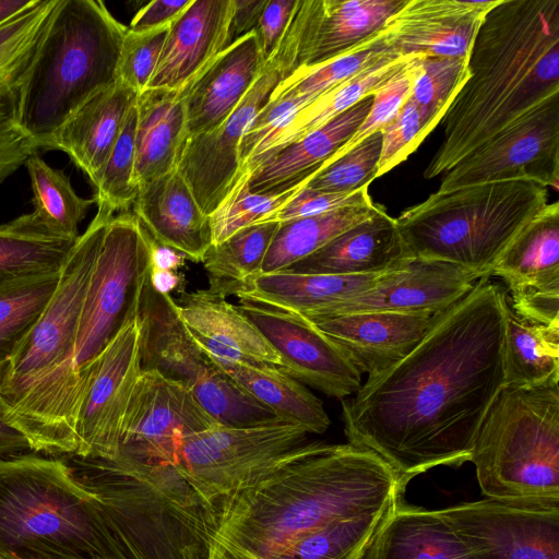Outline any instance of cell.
<instances>
[{
  "mask_svg": "<svg viewBox=\"0 0 559 559\" xmlns=\"http://www.w3.org/2000/svg\"><path fill=\"white\" fill-rule=\"evenodd\" d=\"M507 294L489 277L436 316L403 359L342 400L348 443L378 454L404 491L415 476L469 461L478 429L506 385Z\"/></svg>",
  "mask_w": 559,
  "mask_h": 559,
  "instance_id": "cell-1",
  "label": "cell"
},
{
  "mask_svg": "<svg viewBox=\"0 0 559 559\" xmlns=\"http://www.w3.org/2000/svg\"><path fill=\"white\" fill-rule=\"evenodd\" d=\"M402 492L374 452L306 442L217 503L212 559H272L333 521L389 508Z\"/></svg>",
  "mask_w": 559,
  "mask_h": 559,
  "instance_id": "cell-2",
  "label": "cell"
},
{
  "mask_svg": "<svg viewBox=\"0 0 559 559\" xmlns=\"http://www.w3.org/2000/svg\"><path fill=\"white\" fill-rule=\"evenodd\" d=\"M468 78L445 112L433 179L506 126L559 93V0H499L467 59Z\"/></svg>",
  "mask_w": 559,
  "mask_h": 559,
  "instance_id": "cell-3",
  "label": "cell"
},
{
  "mask_svg": "<svg viewBox=\"0 0 559 559\" xmlns=\"http://www.w3.org/2000/svg\"><path fill=\"white\" fill-rule=\"evenodd\" d=\"M112 217L97 210L63 263L44 313L0 371L5 421L26 438L34 453L76 452L71 361L90 278Z\"/></svg>",
  "mask_w": 559,
  "mask_h": 559,
  "instance_id": "cell-4",
  "label": "cell"
},
{
  "mask_svg": "<svg viewBox=\"0 0 559 559\" xmlns=\"http://www.w3.org/2000/svg\"><path fill=\"white\" fill-rule=\"evenodd\" d=\"M69 457L128 559H212L217 508L175 463Z\"/></svg>",
  "mask_w": 559,
  "mask_h": 559,
  "instance_id": "cell-5",
  "label": "cell"
},
{
  "mask_svg": "<svg viewBox=\"0 0 559 559\" xmlns=\"http://www.w3.org/2000/svg\"><path fill=\"white\" fill-rule=\"evenodd\" d=\"M2 559H128L93 493L63 460L0 459Z\"/></svg>",
  "mask_w": 559,
  "mask_h": 559,
  "instance_id": "cell-6",
  "label": "cell"
},
{
  "mask_svg": "<svg viewBox=\"0 0 559 559\" xmlns=\"http://www.w3.org/2000/svg\"><path fill=\"white\" fill-rule=\"evenodd\" d=\"M128 27L99 0H57L26 81L23 130L37 150L118 80Z\"/></svg>",
  "mask_w": 559,
  "mask_h": 559,
  "instance_id": "cell-7",
  "label": "cell"
},
{
  "mask_svg": "<svg viewBox=\"0 0 559 559\" xmlns=\"http://www.w3.org/2000/svg\"><path fill=\"white\" fill-rule=\"evenodd\" d=\"M547 201V188L533 181L480 183L437 190L395 221L412 257L452 263L483 278Z\"/></svg>",
  "mask_w": 559,
  "mask_h": 559,
  "instance_id": "cell-8",
  "label": "cell"
},
{
  "mask_svg": "<svg viewBox=\"0 0 559 559\" xmlns=\"http://www.w3.org/2000/svg\"><path fill=\"white\" fill-rule=\"evenodd\" d=\"M469 461L487 499L559 506V383L504 385L478 429Z\"/></svg>",
  "mask_w": 559,
  "mask_h": 559,
  "instance_id": "cell-9",
  "label": "cell"
},
{
  "mask_svg": "<svg viewBox=\"0 0 559 559\" xmlns=\"http://www.w3.org/2000/svg\"><path fill=\"white\" fill-rule=\"evenodd\" d=\"M302 1L283 39L259 78L227 119L211 132L186 140L177 165L201 210L210 215L239 177V145L246 130L269 103L278 84L302 67Z\"/></svg>",
  "mask_w": 559,
  "mask_h": 559,
  "instance_id": "cell-10",
  "label": "cell"
},
{
  "mask_svg": "<svg viewBox=\"0 0 559 559\" xmlns=\"http://www.w3.org/2000/svg\"><path fill=\"white\" fill-rule=\"evenodd\" d=\"M308 430L287 421L251 427L217 425L183 439L176 466L215 507L289 451L306 443Z\"/></svg>",
  "mask_w": 559,
  "mask_h": 559,
  "instance_id": "cell-11",
  "label": "cell"
},
{
  "mask_svg": "<svg viewBox=\"0 0 559 559\" xmlns=\"http://www.w3.org/2000/svg\"><path fill=\"white\" fill-rule=\"evenodd\" d=\"M511 180L558 189L559 93L467 154L444 174L438 191Z\"/></svg>",
  "mask_w": 559,
  "mask_h": 559,
  "instance_id": "cell-12",
  "label": "cell"
},
{
  "mask_svg": "<svg viewBox=\"0 0 559 559\" xmlns=\"http://www.w3.org/2000/svg\"><path fill=\"white\" fill-rule=\"evenodd\" d=\"M217 425L185 385L156 371H141L116 456L175 463L183 439Z\"/></svg>",
  "mask_w": 559,
  "mask_h": 559,
  "instance_id": "cell-13",
  "label": "cell"
},
{
  "mask_svg": "<svg viewBox=\"0 0 559 559\" xmlns=\"http://www.w3.org/2000/svg\"><path fill=\"white\" fill-rule=\"evenodd\" d=\"M439 511L476 559H559V506L483 499Z\"/></svg>",
  "mask_w": 559,
  "mask_h": 559,
  "instance_id": "cell-14",
  "label": "cell"
},
{
  "mask_svg": "<svg viewBox=\"0 0 559 559\" xmlns=\"http://www.w3.org/2000/svg\"><path fill=\"white\" fill-rule=\"evenodd\" d=\"M136 311L138 307L99 357L76 417L73 456L111 460L118 452L124 415L142 371Z\"/></svg>",
  "mask_w": 559,
  "mask_h": 559,
  "instance_id": "cell-15",
  "label": "cell"
},
{
  "mask_svg": "<svg viewBox=\"0 0 559 559\" xmlns=\"http://www.w3.org/2000/svg\"><path fill=\"white\" fill-rule=\"evenodd\" d=\"M238 309L282 359L283 372L323 394L344 400L362 384L361 372L343 348L312 322L294 313L240 299Z\"/></svg>",
  "mask_w": 559,
  "mask_h": 559,
  "instance_id": "cell-16",
  "label": "cell"
},
{
  "mask_svg": "<svg viewBox=\"0 0 559 559\" xmlns=\"http://www.w3.org/2000/svg\"><path fill=\"white\" fill-rule=\"evenodd\" d=\"M56 3L57 0H38L0 25V183L38 151L22 128V105L26 81Z\"/></svg>",
  "mask_w": 559,
  "mask_h": 559,
  "instance_id": "cell-17",
  "label": "cell"
},
{
  "mask_svg": "<svg viewBox=\"0 0 559 559\" xmlns=\"http://www.w3.org/2000/svg\"><path fill=\"white\" fill-rule=\"evenodd\" d=\"M478 280L455 264L413 257L382 274L369 289L335 306L325 318L368 311L435 316L461 300Z\"/></svg>",
  "mask_w": 559,
  "mask_h": 559,
  "instance_id": "cell-18",
  "label": "cell"
},
{
  "mask_svg": "<svg viewBox=\"0 0 559 559\" xmlns=\"http://www.w3.org/2000/svg\"><path fill=\"white\" fill-rule=\"evenodd\" d=\"M498 1L406 0L382 32L401 56L468 58L483 20Z\"/></svg>",
  "mask_w": 559,
  "mask_h": 559,
  "instance_id": "cell-19",
  "label": "cell"
},
{
  "mask_svg": "<svg viewBox=\"0 0 559 559\" xmlns=\"http://www.w3.org/2000/svg\"><path fill=\"white\" fill-rule=\"evenodd\" d=\"M136 313L142 371H156L192 392L217 369L185 326L177 302L155 290L148 274Z\"/></svg>",
  "mask_w": 559,
  "mask_h": 559,
  "instance_id": "cell-20",
  "label": "cell"
},
{
  "mask_svg": "<svg viewBox=\"0 0 559 559\" xmlns=\"http://www.w3.org/2000/svg\"><path fill=\"white\" fill-rule=\"evenodd\" d=\"M234 0H192L170 24L145 90L181 91L227 47Z\"/></svg>",
  "mask_w": 559,
  "mask_h": 559,
  "instance_id": "cell-21",
  "label": "cell"
},
{
  "mask_svg": "<svg viewBox=\"0 0 559 559\" xmlns=\"http://www.w3.org/2000/svg\"><path fill=\"white\" fill-rule=\"evenodd\" d=\"M437 314L368 311L312 323L343 348L361 374L371 377L407 356L425 337Z\"/></svg>",
  "mask_w": 559,
  "mask_h": 559,
  "instance_id": "cell-22",
  "label": "cell"
},
{
  "mask_svg": "<svg viewBox=\"0 0 559 559\" xmlns=\"http://www.w3.org/2000/svg\"><path fill=\"white\" fill-rule=\"evenodd\" d=\"M265 61L255 32L226 47L182 91L187 139L219 127L250 91Z\"/></svg>",
  "mask_w": 559,
  "mask_h": 559,
  "instance_id": "cell-23",
  "label": "cell"
},
{
  "mask_svg": "<svg viewBox=\"0 0 559 559\" xmlns=\"http://www.w3.org/2000/svg\"><path fill=\"white\" fill-rule=\"evenodd\" d=\"M177 306L185 326L209 359L282 365L260 330L224 297L206 289L182 292Z\"/></svg>",
  "mask_w": 559,
  "mask_h": 559,
  "instance_id": "cell-24",
  "label": "cell"
},
{
  "mask_svg": "<svg viewBox=\"0 0 559 559\" xmlns=\"http://www.w3.org/2000/svg\"><path fill=\"white\" fill-rule=\"evenodd\" d=\"M372 100V95L364 98L298 141L261 158L238 181H245L250 192L261 194H277L306 183L350 139Z\"/></svg>",
  "mask_w": 559,
  "mask_h": 559,
  "instance_id": "cell-25",
  "label": "cell"
},
{
  "mask_svg": "<svg viewBox=\"0 0 559 559\" xmlns=\"http://www.w3.org/2000/svg\"><path fill=\"white\" fill-rule=\"evenodd\" d=\"M132 206L133 215L156 243L192 262L203 261L212 245L210 217L177 168L141 186Z\"/></svg>",
  "mask_w": 559,
  "mask_h": 559,
  "instance_id": "cell-26",
  "label": "cell"
},
{
  "mask_svg": "<svg viewBox=\"0 0 559 559\" xmlns=\"http://www.w3.org/2000/svg\"><path fill=\"white\" fill-rule=\"evenodd\" d=\"M138 96L117 80L83 105L40 150L64 152L96 187Z\"/></svg>",
  "mask_w": 559,
  "mask_h": 559,
  "instance_id": "cell-27",
  "label": "cell"
},
{
  "mask_svg": "<svg viewBox=\"0 0 559 559\" xmlns=\"http://www.w3.org/2000/svg\"><path fill=\"white\" fill-rule=\"evenodd\" d=\"M411 258L395 218L383 207L374 216L340 234L285 272L372 275L394 270Z\"/></svg>",
  "mask_w": 559,
  "mask_h": 559,
  "instance_id": "cell-28",
  "label": "cell"
},
{
  "mask_svg": "<svg viewBox=\"0 0 559 559\" xmlns=\"http://www.w3.org/2000/svg\"><path fill=\"white\" fill-rule=\"evenodd\" d=\"M406 0H302V67L312 69L379 32Z\"/></svg>",
  "mask_w": 559,
  "mask_h": 559,
  "instance_id": "cell-29",
  "label": "cell"
},
{
  "mask_svg": "<svg viewBox=\"0 0 559 559\" xmlns=\"http://www.w3.org/2000/svg\"><path fill=\"white\" fill-rule=\"evenodd\" d=\"M382 274H296L285 271L259 274L248 280L235 296L314 322L325 318L338 304L369 289Z\"/></svg>",
  "mask_w": 559,
  "mask_h": 559,
  "instance_id": "cell-30",
  "label": "cell"
},
{
  "mask_svg": "<svg viewBox=\"0 0 559 559\" xmlns=\"http://www.w3.org/2000/svg\"><path fill=\"white\" fill-rule=\"evenodd\" d=\"M360 559H476L439 510L399 497Z\"/></svg>",
  "mask_w": 559,
  "mask_h": 559,
  "instance_id": "cell-31",
  "label": "cell"
},
{
  "mask_svg": "<svg viewBox=\"0 0 559 559\" xmlns=\"http://www.w3.org/2000/svg\"><path fill=\"white\" fill-rule=\"evenodd\" d=\"M136 109L134 182L139 189L177 168L187 126L182 91L144 90Z\"/></svg>",
  "mask_w": 559,
  "mask_h": 559,
  "instance_id": "cell-32",
  "label": "cell"
},
{
  "mask_svg": "<svg viewBox=\"0 0 559 559\" xmlns=\"http://www.w3.org/2000/svg\"><path fill=\"white\" fill-rule=\"evenodd\" d=\"M412 57L413 55L385 59L318 96L292 117L284 120L260 142L240 169L239 178L261 158L298 141L348 110L364 98L372 95L399 73L409 62Z\"/></svg>",
  "mask_w": 559,
  "mask_h": 559,
  "instance_id": "cell-33",
  "label": "cell"
},
{
  "mask_svg": "<svg viewBox=\"0 0 559 559\" xmlns=\"http://www.w3.org/2000/svg\"><path fill=\"white\" fill-rule=\"evenodd\" d=\"M211 361L281 419L298 424L309 433H323L329 428L331 420L322 401L277 366L248 361Z\"/></svg>",
  "mask_w": 559,
  "mask_h": 559,
  "instance_id": "cell-34",
  "label": "cell"
},
{
  "mask_svg": "<svg viewBox=\"0 0 559 559\" xmlns=\"http://www.w3.org/2000/svg\"><path fill=\"white\" fill-rule=\"evenodd\" d=\"M491 275L510 293L527 287H559V203L533 217L504 250Z\"/></svg>",
  "mask_w": 559,
  "mask_h": 559,
  "instance_id": "cell-35",
  "label": "cell"
},
{
  "mask_svg": "<svg viewBox=\"0 0 559 559\" xmlns=\"http://www.w3.org/2000/svg\"><path fill=\"white\" fill-rule=\"evenodd\" d=\"M78 238L56 233L34 211L0 224V285L60 271Z\"/></svg>",
  "mask_w": 559,
  "mask_h": 559,
  "instance_id": "cell-36",
  "label": "cell"
},
{
  "mask_svg": "<svg viewBox=\"0 0 559 559\" xmlns=\"http://www.w3.org/2000/svg\"><path fill=\"white\" fill-rule=\"evenodd\" d=\"M506 385L532 388L559 383V326L520 318L508 295L503 336Z\"/></svg>",
  "mask_w": 559,
  "mask_h": 559,
  "instance_id": "cell-37",
  "label": "cell"
},
{
  "mask_svg": "<svg viewBox=\"0 0 559 559\" xmlns=\"http://www.w3.org/2000/svg\"><path fill=\"white\" fill-rule=\"evenodd\" d=\"M383 206H347L320 215L280 223L265 254L261 274L276 273L312 254L333 238L374 216Z\"/></svg>",
  "mask_w": 559,
  "mask_h": 559,
  "instance_id": "cell-38",
  "label": "cell"
},
{
  "mask_svg": "<svg viewBox=\"0 0 559 559\" xmlns=\"http://www.w3.org/2000/svg\"><path fill=\"white\" fill-rule=\"evenodd\" d=\"M280 223L247 226L218 245H211L203 258L209 278L207 292L226 298L251 277L261 274L265 254Z\"/></svg>",
  "mask_w": 559,
  "mask_h": 559,
  "instance_id": "cell-39",
  "label": "cell"
},
{
  "mask_svg": "<svg viewBox=\"0 0 559 559\" xmlns=\"http://www.w3.org/2000/svg\"><path fill=\"white\" fill-rule=\"evenodd\" d=\"M60 280V271L0 285V371L37 323Z\"/></svg>",
  "mask_w": 559,
  "mask_h": 559,
  "instance_id": "cell-40",
  "label": "cell"
},
{
  "mask_svg": "<svg viewBox=\"0 0 559 559\" xmlns=\"http://www.w3.org/2000/svg\"><path fill=\"white\" fill-rule=\"evenodd\" d=\"M401 56L386 41L382 28L367 40L333 60L312 69H298L282 81L271 99L306 97L316 99L330 88L379 62Z\"/></svg>",
  "mask_w": 559,
  "mask_h": 559,
  "instance_id": "cell-41",
  "label": "cell"
},
{
  "mask_svg": "<svg viewBox=\"0 0 559 559\" xmlns=\"http://www.w3.org/2000/svg\"><path fill=\"white\" fill-rule=\"evenodd\" d=\"M391 506L333 521L300 536L272 559H360Z\"/></svg>",
  "mask_w": 559,
  "mask_h": 559,
  "instance_id": "cell-42",
  "label": "cell"
},
{
  "mask_svg": "<svg viewBox=\"0 0 559 559\" xmlns=\"http://www.w3.org/2000/svg\"><path fill=\"white\" fill-rule=\"evenodd\" d=\"M25 166L31 178L34 212L56 233L78 238V227L96 203L95 198L79 197L69 177L37 154L32 155Z\"/></svg>",
  "mask_w": 559,
  "mask_h": 559,
  "instance_id": "cell-43",
  "label": "cell"
},
{
  "mask_svg": "<svg viewBox=\"0 0 559 559\" xmlns=\"http://www.w3.org/2000/svg\"><path fill=\"white\" fill-rule=\"evenodd\" d=\"M467 59L414 56L409 97L431 131L442 121L468 78Z\"/></svg>",
  "mask_w": 559,
  "mask_h": 559,
  "instance_id": "cell-44",
  "label": "cell"
},
{
  "mask_svg": "<svg viewBox=\"0 0 559 559\" xmlns=\"http://www.w3.org/2000/svg\"><path fill=\"white\" fill-rule=\"evenodd\" d=\"M136 123L135 104L128 114L99 182L95 187L97 209L114 216L116 212H127L133 205L139 191L134 182Z\"/></svg>",
  "mask_w": 559,
  "mask_h": 559,
  "instance_id": "cell-45",
  "label": "cell"
},
{
  "mask_svg": "<svg viewBox=\"0 0 559 559\" xmlns=\"http://www.w3.org/2000/svg\"><path fill=\"white\" fill-rule=\"evenodd\" d=\"M382 132L378 131L307 180L305 187L328 193L358 190L377 178Z\"/></svg>",
  "mask_w": 559,
  "mask_h": 559,
  "instance_id": "cell-46",
  "label": "cell"
},
{
  "mask_svg": "<svg viewBox=\"0 0 559 559\" xmlns=\"http://www.w3.org/2000/svg\"><path fill=\"white\" fill-rule=\"evenodd\" d=\"M305 183L277 194L252 193L238 181L226 199L209 215L212 245H218L241 228L259 223L293 198Z\"/></svg>",
  "mask_w": 559,
  "mask_h": 559,
  "instance_id": "cell-47",
  "label": "cell"
},
{
  "mask_svg": "<svg viewBox=\"0 0 559 559\" xmlns=\"http://www.w3.org/2000/svg\"><path fill=\"white\" fill-rule=\"evenodd\" d=\"M414 56L415 55H413L409 62L399 73L372 94V105L361 124L321 169L340 158L371 134L382 131L396 117L411 95L413 79L412 61Z\"/></svg>",
  "mask_w": 559,
  "mask_h": 559,
  "instance_id": "cell-48",
  "label": "cell"
},
{
  "mask_svg": "<svg viewBox=\"0 0 559 559\" xmlns=\"http://www.w3.org/2000/svg\"><path fill=\"white\" fill-rule=\"evenodd\" d=\"M169 26L145 33L127 31L118 62V81L138 94L145 90L156 70Z\"/></svg>",
  "mask_w": 559,
  "mask_h": 559,
  "instance_id": "cell-49",
  "label": "cell"
},
{
  "mask_svg": "<svg viewBox=\"0 0 559 559\" xmlns=\"http://www.w3.org/2000/svg\"><path fill=\"white\" fill-rule=\"evenodd\" d=\"M382 146L377 178L404 162L431 132L417 105L411 99L381 131Z\"/></svg>",
  "mask_w": 559,
  "mask_h": 559,
  "instance_id": "cell-50",
  "label": "cell"
},
{
  "mask_svg": "<svg viewBox=\"0 0 559 559\" xmlns=\"http://www.w3.org/2000/svg\"><path fill=\"white\" fill-rule=\"evenodd\" d=\"M369 186L345 193H328L314 191L305 186L285 204L263 217L259 223H283L302 217L320 215L347 206L367 205L373 203Z\"/></svg>",
  "mask_w": 559,
  "mask_h": 559,
  "instance_id": "cell-51",
  "label": "cell"
},
{
  "mask_svg": "<svg viewBox=\"0 0 559 559\" xmlns=\"http://www.w3.org/2000/svg\"><path fill=\"white\" fill-rule=\"evenodd\" d=\"M511 309L531 322L559 326V287H527L508 296Z\"/></svg>",
  "mask_w": 559,
  "mask_h": 559,
  "instance_id": "cell-52",
  "label": "cell"
},
{
  "mask_svg": "<svg viewBox=\"0 0 559 559\" xmlns=\"http://www.w3.org/2000/svg\"><path fill=\"white\" fill-rule=\"evenodd\" d=\"M299 0H269L255 28L264 61L278 48L297 10Z\"/></svg>",
  "mask_w": 559,
  "mask_h": 559,
  "instance_id": "cell-53",
  "label": "cell"
},
{
  "mask_svg": "<svg viewBox=\"0 0 559 559\" xmlns=\"http://www.w3.org/2000/svg\"><path fill=\"white\" fill-rule=\"evenodd\" d=\"M192 0H154L141 8L133 16L128 29L145 33L169 26Z\"/></svg>",
  "mask_w": 559,
  "mask_h": 559,
  "instance_id": "cell-54",
  "label": "cell"
},
{
  "mask_svg": "<svg viewBox=\"0 0 559 559\" xmlns=\"http://www.w3.org/2000/svg\"><path fill=\"white\" fill-rule=\"evenodd\" d=\"M269 0H234V10L228 28L227 47L255 31Z\"/></svg>",
  "mask_w": 559,
  "mask_h": 559,
  "instance_id": "cell-55",
  "label": "cell"
},
{
  "mask_svg": "<svg viewBox=\"0 0 559 559\" xmlns=\"http://www.w3.org/2000/svg\"><path fill=\"white\" fill-rule=\"evenodd\" d=\"M33 452L26 438L5 421V408L0 401V459Z\"/></svg>",
  "mask_w": 559,
  "mask_h": 559,
  "instance_id": "cell-56",
  "label": "cell"
},
{
  "mask_svg": "<svg viewBox=\"0 0 559 559\" xmlns=\"http://www.w3.org/2000/svg\"><path fill=\"white\" fill-rule=\"evenodd\" d=\"M186 257L176 250L160 246L154 240L151 248V267L176 271L183 265Z\"/></svg>",
  "mask_w": 559,
  "mask_h": 559,
  "instance_id": "cell-57",
  "label": "cell"
},
{
  "mask_svg": "<svg viewBox=\"0 0 559 559\" xmlns=\"http://www.w3.org/2000/svg\"><path fill=\"white\" fill-rule=\"evenodd\" d=\"M148 278L154 289L160 294H169L181 284L179 274L170 270L150 267Z\"/></svg>",
  "mask_w": 559,
  "mask_h": 559,
  "instance_id": "cell-58",
  "label": "cell"
},
{
  "mask_svg": "<svg viewBox=\"0 0 559 559\" xmlns=\"http://www.w3.org/2000/svg\"><path fill=\"white\" fill-rule=\"evenodd\" d=\"M37 2L38 0H0V25L34 7Z\"/></svg>",
  "mask_w": 559,
  "mask_h": 559,
  "instance_id": "cell-59",
  "label": "cell"
},
{
  "mask_svg": "<svg viewBox=\"0 0 559 559\" xmlns=\"http://www.w3.org/2000/svg\"><path fill=\"white\" fill-rule=\"evenodd\" d=\"M0 559H2V558L0 557Z\"/></svg>",
  "mask_w": 559,
  "mask_h": 559,
  "instance_id": "cell-60",
  "label": "cell"
}]
</instances>
